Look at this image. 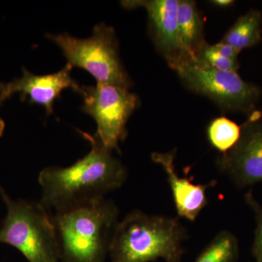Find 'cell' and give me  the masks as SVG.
Instances as JSON below:
<instances>
[{
    "instance_id": "ba28073f",
    "label": "cell",
    "mask_w": 262,
    "mask_h": 262,
    "mask_svg": "<svg viewBox=\"0 0 262 262\" xmlns=\"http://www.w3.org/2000/svg\"><path fill=\"white\" fill-rule=\"evenodd\" d=\"M237 144L221 154L216 165L238 188L262 182V114L254 112L242 125Z\"/></svg>"
},
{
    "instance_id": "4fadbf2b",
    "label": "cell",
    "mask_w": 262,
    "mask_h": 262,
    "mask_svg": "<svg viewBox=\"0 0 262 262\" xmlns=\"http://www.w3.org/2000/svg\"><path fill=\"white\" fill-rule=\"evenodd\" d=\"M261 14L251 10L239 17L233 27L226 34L222 42L238 51L256 46L261 39Z\"/></svg>"
},
{
    "instance_id": "7c38bea8",
    "label": "cell",
    "mask_w": 262,
    "mask_h": 262,
    "mask_svg": "<svg viewBox=\"0 0 262 262\" xmlns=\"http://www.w3.org/2000/svg\"><path fill=\"white\" fill-rule=\"evenodd\" d=\"M178 26L184 48L191 56L198 58L206 43L203 39V22L194 2L179 1Z\"/></svg>"
},
{
    "instance_id": "44dd1931",
    "label": "cell",
    "mask_w": 262,
    "mask_h": 262,
    "mask_svg": "<svg viewBox=\"0 0 262 262\" xmlns=\"http://www.w3.org/2000/svg\"><path fill=\"white\" fill-rule=\"evenodd\" d=\"M3 82H0V89H1L2 86H3Z\"/></svg>"
},
{
    "instance_id": "8fae6325",
    "label": "cell",
    "mask_w": 262,
    "mask_h": 262,
    "mask_svg": "<svg viewBox=\"0 0 262 262\" xmlns=\"http://www.w3.org/2000/svg\"><path fill=\"white\" fill-rule=\"evenodd\" d=\"M173 152H155L151 155L152 161L160 165L166 174L179 216L194 222L208 204L207 189L216 182L196 184L187 177H179L176 170Z\"/></svg>"
},
{
    "instance_id": "8992f818",
    "label": "cell",
    "mask_w": 262,
    "mask_h": 262,
    "mask_svg": "<svg viewBox=\"0 0 262 262\" xmlns=\"http://www.w3.org/2000/svg\"><path fill=\"white\" fill-rule=\"evenodd\" d=\"M174 70L189 89L228 111H252L259 97V89L245 82L237 72L215 70L199 58L184 62Z\"/></svg>"
},
{
    "instance_id": "3957f363",
    "label": "cell",
    "mask_w": 262,
    "mask_h": 262,
    "mask_svg": "<svg viewBox=\"0 0 262 262\" xmlns=\"http://www.w3.org/2000/svg\"><path fill=\"white\" fill-rule=\"evenodd\" d=\"M118 217L116 204L105 198L55 213L60 262H105Z\"/></svg>"
},
{
    "instance_id": "2e32d148",
    "label": "cell",
    "mask_w": 262,
    "mask_h": 262,
    "mask_svg": "<svg viewBox=\"0 0 262 262\" xmlns=\"http://www.w3.org/2000/svg\"><path fill=\"white\" fill-rule=\"evenodd\" d=\"M245 201L254 213L256 218V228L252 247L253 257L256 262H262V206L253 196L252 191L246 193Z\"/></svg>"
},
{
    "instance_id": "ffe728a7",
    "label": "cell",
    "mask_w": 262,
    "mask_h": 262,
    "mask_svg": "<svg viewBox=\"0 0 262 262\" xmlns=\"http://www.w3.org/2000/svg\"><path fill=\"white\" fill-rule=\"evenodd\" d=\"M5 128V123L3 119L0 118V137L4 134Z\"/></svg>"
},
{
    "instance_id": "7a4b0ae2",
    "label": "cell",
    "mask_w": 262,
    "mask_h": 262,
    "mask_svg": "<svg viewBox=\"0 0 262 262\" xmlns=\"http://www.w3.org/2000/svg\"><path fill=\"white\" fill-rule=\"evenodd\" d=\"M187 237L177 218L134 211L117 224L108 256L111 262H183Z\"/></svg>"
},
{
    "instance_id": "d6986e66",
    "label": "cell",
    "mask_w": 262,
    "mask_h": 262,
    "mask_svg": "<svg viewBox=\"0 0 262 262\" xmlns=\"http://www.w3.org/2000/svg\"><path fill=\"white\" fill-rule=\"evenodd\" d=\"M211 3L217 6L227 7L232 5L234 2L232 0H215V1H211Z\"/></svg>"
},
{
    "instance_id": "277c9868",
    "label": "cell",
    "mask_w": 262,
    "mask_h": 262,
    "mask_svg": "<svg viewBox=\"0 0 262 262\" xmlns=\"http://www.w3.org/2000/svg\"><path fill=\"white\" fill-rule=\"evenodd\" d=\"M7 215L0 228V244L10 245L29 262H60L61 248L53 215L39 202L15 201L0 184Z\"/></svg>"
},
{
    "instance_id": "30bf717a",
    "label": "cell",
    "mask_w": 262,
    "mask_h": 262,
    "mask_svg": "<svg viewBox=\"0 0 262 262\" xmlns=\"http://www.w3.org/2000/svg\"><path fill=\"white\" fill-rule=\"evenodd\" d=\"M72 69L67 63L64 68L56 73L36 75L23 67L21 77L3 84L0 89V105L18 93L22 101L28 98L29 103L41 105L46 108L47 115H51L55 101L61 97L63 90L70 89L80 95L82 94V88L71 76Z\"/></svg>"
},
{
    "instance_id": "9c48e42d",
    "label": "cell",
    "mask_w": 262,
    "mask_h": 262,
    "mask_svg": "<svg viewBox=\"0 0 262 262\" xmlns=\"http://www.w3.org/2000/svg\"><path fill=\"white\" fill-rule=\"evenodd\" d=\"M126 8H145L149 15L150 27L157 47L175 69L177 66L196 60L188 53L183 45L178 26V0H146V1H124Z\"/></svg>"
},
{
    "instance_id": "52a82bcc",
    "label": "cell",
    "mask_w": 262,
    "mask_h": 262,
    "mask_svg": "<svg viewBox=\"0 0 262 262\" xmlns=\"http://www.w3.org/2000/svg\"><path fill=\"white\" fill-rule=\"evenodd\" d=\"M82 88V110L97 125L94 137L107 149L120 151L119 144L126 139L127 122L139 106V98L128 89L111 84Z\"/></svg>"
},
{
    "instance_id": "5bb4252c",
    "label": "cell",
    "mask_w": 262,
    "mask_h": 262,
    "mask_svg": "<svg viewBox=\"0 0 262 262\" xmlns=\"http://www.w3.org/2000/svg\"><path fill=\"white\" fill-rule=\"evenodd\" d=\"M238 241L232 232L221 231L199 255L195 262H237Z\"/></svg>"
},
{
    "instance_id": "e0dca14e",
    "label": "cell",
    "mask_w": 262,
    "mask_h": 262,
    "mask_svg": "<svg viewBox=\"0 0 262 262\" xmlns=\"http://www.w3.org/2000/svg\"><path fill=\"white\" fill-rule=\"evenodd\" d=\"M198 58L215 70L236 72L239 68L237 60L229 59L213 51L211 46L205 45L198 53Z\"/></svg>"
},
{
    "instance_id": "9a60e30c",
    "label": "cell",
    "mask_w": 262,
    "mask_h": 262,
    "mask_svg": "<svg viewBox=\"0 0 262 262\" xmlns=\"http://www.w3.org/2000/svg\"><path fill=\"white\" fill-rule=\"evenodd\" d=\"M241 130V127L235 122L221 117L210 123L207 134L210 144L221 154H225L237 144Z\"/></svg>"
},
{
    "instance_id": "5b68a950",
    "label": "cell",
    "mask_w": 262,
    "mask_h": 262,
    "mask_svg": "<svg viewBox=\"0 0 262 262\" xmlns=\"http://www.w3.org/2000/svg\"><path fill=\"white\" fill-rule=\"evenodd\" d=\"M63 52L67 64L83 69L97 83L111 84L128 89L131 81L118 54L115 31L104 24H98L92 35L78 39L70 34H47Z\"/></svg>"
},
{
    "instance_id": "6da1fadb",
    "label": "cell",
    "mask_w": 262,
    "mask_h": 262,
    "mask_svg": "<svg viewBox=\"0 0 262 262\" xmlns=\"http://www.w3.org/2000/svg\"><path fill=\"white\" fill-rule=\"evenodd\" d=\"M80 132L91 144V151L70 166L47 167L39 173L40 203L50 211L58 213L105 198L126 180V168L113 151L94 136Z\"/></svg>"
},
{
    "instance_id": "ac0fdd59",
    "label": "cell",
    "mask_w": 262,
    "mask_h": 262,
    "mask_svg": "<svg viewBox=\"0 0 262 262\" xmlns=\"http://www.w3.org/2000/svg\"><path fill=\"white\" fill-rule=\"evenodd\" d=\"M211 48L221 56L233 60H237V56L241 52L236 48L232 47L230 45L223 42L213 45L211 46Z\"/></svg>"
}]
</instances>
